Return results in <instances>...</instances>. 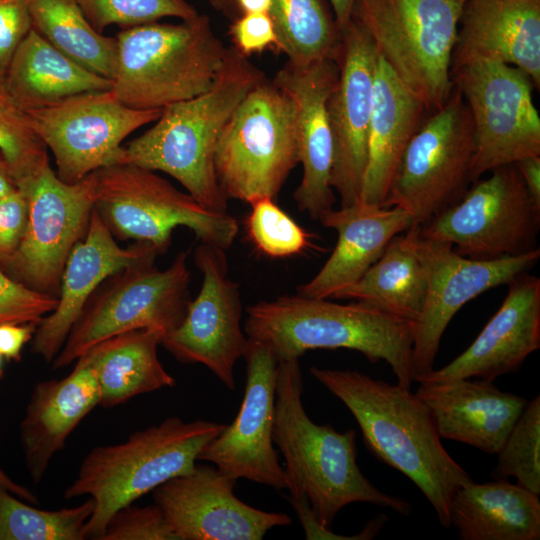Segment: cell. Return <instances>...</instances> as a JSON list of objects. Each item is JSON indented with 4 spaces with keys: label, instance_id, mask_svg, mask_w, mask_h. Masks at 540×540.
<instances>
[{
    "label": "cell",
    "instance_id": "cell-41",
    "mask_svg": "<svg viewBox=\"0 0 540 540\" xmlns=\"http://www.w3.org/2000/svg\"><path fill=\"white\" fill-rule=\"evenodd\" d=\"M57 302V296L29 288L0 268V324L37 326Z\"/></svg>",
    "mask_w": 540,
    "mask_h": 540
},
{
    "label": "cell",
    "instance_id": "cell-33",
    "mask_svg": "<svg viewBox=\"0 0 540 540\" xmlns=\"http://www.w3.org/2000/svg\"><path fill=\"white\" fill-rule=\"evenodd\" d=\"M32 28L83 67L112 81L116 37L97 31L77 0H29Z\"/></svg>",
    "mask_w": 540,
    "mask_h": 540
},
{
    "label": "cell",
    "instance_id": "cell-23",
    "mask_svg": "<svg viewBox=\"0 0 540 540\" xmlns=\"http://www.w3.org/2000/svg\"><path fill=\"white\" fill-rule=\"evenodd\" d=\"M507 285L500 308L472 344L448 365L418 378L419 384L466 378L493 382L517 371L540 348V279L525 272Z\"/></svg>",
    "mask_w": 540,
    "mask_h": 540
},
{
    "label": "cell",
    "instance_id": "cell-38",
    "mask_svg": "<svg viewBox=\"0 0 540 540\" xmlns=\"http://www.w3.org/2000/svg\"><path fill=\"white\" fill-rule=\"evenodd\" d=\"M86 18L99 32L110 25L123 29L143 25L164 17L182 20L198 15L186 0H77Z\"/></svg>",
    "mask_w": 540,
    "mask_h": 540
},
{
    "label": "cell",
    "instance_id": "cell-9",
    "mask_svg": "<svg viewBox=\"0 0 540 540\" xmlns=\"http://www.w3.org/2000/svg\"><path fill=\"white\" fill-rule=\"evenodd\" d=\"M95 176L94 207L119 239L150 243L165 253L179 226L192 230L200 242L224 250L237 236L238 222L227 211L203 206L155 171L113 164Z\"/></svg>",
    "mask_w": 540,
    "mask_h": 540
},
{
    "label": "cell",
    "instance_id": "cell-2",
    "mask_svg": "<svg viewBox=\"0 0 540 540\" xmlns=\"http://www.w3.org/2000/svg\"><path fill=\"white\" fill-rule=\"evenodd\" d=\"M299 359L278 362L272 438L285 460L289 498L306 497L329 539H348L332 532L338 512L366 502L409 515L406 500L386 494L361 472L356 457V432H338L330 424L314 423L303 403Z\"/></svg>",
    "mask_w": 540,
    "mask_h": 540
},
{
    "label": "cell",
    "instance_id": "cell-48",
    "mask_svg": "<svg viewBox=\"0 0 540 540\" xmlns=\"http://www.w3.org/2000/svg\"><path fill=\"white\" fill-rule=\"evenodd\" d=\"M333 12L335 22L342 32L351 22L352 9L355 0H329Z\"/></svg>",
    "mask_w": 540,
    "mask_h": 540
},
{
    "label": "cell",
    "instance_id": "cell-7",
    "mask_svg": "<svg viewBox=\"0 0 540 540\" xmlns=\"http://www.w3.org/2000/svg\"><path fill=\"white\" fill-rule=\"evenodd\" d=\"M467 0H355L351 19L427 111L454 88L451 60Z\"/></svg>",
    "mask_w": 540,
    "mask_h": 540
},
{
    "label": "cell",
    "instance_id": "cell-11",
    "mask_svg": "<svg viewBox=\"0 0 540 540\" xmlns=\"http://www.w3.org/2000/svg\"><path fill=\"white\" fill-rule=\"evenodd\" d=\"M475 152L470 110L454 86L446 103L423 120L390 181L383 207H398L422 225L468 190Z\"/></svg>",
    "mask_w": 540,
    "mask_h": 540
},
{
    "label": "cell",
    "instance_id": "cell-31",
    "mask_svg": "<svg viewBox=\"0 0 540 540\" xmlns=\"http://www.w3.org/2000/svg\"><path fill=\"white\" fill-rule=\"evenodd\" d=\"M164 336L158 328L127 331L86 352L96 372L101 407L111 408L137 395L176 385L158 357Z\"/></svg>",
    "mask_w": 540,
    "mask_h": 540
},
{
    "label": "cell",
    "instance_id": "cell-30",
    "mask_svg": "<svg viewBox=\"0 0 540 540\" xmlns=\"http://www.w3.org/2000/svg\"><path fill=\"white\" fill-rule=\"evenodd\" d=\"M3 78L9 96L22 112L112 86L110 79L75 62L34 29L19 45Z\"/></svg>",
    "mask_w": 540,
    "mask_h": 540
},
{
    "label": "cell",
    "instance_id": "cell-8",
    "mask_svg": "<svg viewBox=\"0 0 540 540\" xmlns=\"http://www.w3.org/2000/svg\"><path fill=\"white\" fill-rule=\"evenodd\" d=\"M300 163L290 97L266 79L236 107L219 138L214 164L228 199H275Z\"/></svg>",
    "mask_w": 540,
    "mask_h": 540
},
{
    "label": "cell",
    "instance_id": "cell-15",
    "mask_svg": "<svg viewBox=\"0 0 540 540\" xmlns=\"http://www.w3.org/2000/svg\"><path fill=\"white\" fill-rule=\"evenodd\" d=\"M161 111L128 107L106 90L82 93L24 113L52 151L57 176L66 183H76L117 164L123 140L155 122Z\"/></svg>",
    "mask_w": 540,
    "mask_h": 540
},
{
    "label": "cell",
    "instance_id": "cell-45",
    "mask_svg": "<svg viewBox=\"0 0 540 540\" xmlns=\"http://www.w3.org/2000/svg\"><path fill=\"white\" fill-rule=\"evenodd\" d=\"M36 325L0 324V354L7 360L20 361L23 347L32 340Z\"/></svg>",
    "mask_w": 540,
    "mask_h": 540
},
{
    "label": "cell",
    "instance_id": "cell-52",
    "mask_svg": "<svg viewBox=\"0 0 540 540\" xmlns=\"http://www.w3.org/2000/svg\"><path fill=\"white\" fill-rule=\"evenodd\" d=\"M3 377V369H2V356L0 354V379Z\"/></svg>",
    "mask_w": 540,
    "mask_h": 540
},
{
    "label": "cell",
    "instance_id": "cell-24",
    "mask_svg": "<svg viewBox=\"0 0 540 540\" xmlns=\"http://www.w3.org/2000/svg\"><path fill=\"white\" fill-rule=\"evenodd\" d=\"M440 438L497 454L528 400L492 381L466 378L421 383L416 393Z\"/></svg>",
    "mask_w": 540,
    "mask_h": 540
},
{
    "label": "cell",
    "instance_id": "cell-40",
    "mask_svg": "<svg viewBox=\"0 0 540 540\" xmlns=\"http://www.w3.org/2000/svg\"><path fill=\"white\" fill-rule=\"evenodd\" d=\"M100 540H178L163 511L155 503L132 504L117 510L108 521Z\"/></svg>",
    "mask_w": 540,
    "mask_h": 540
},
{
    "label": "cell",
    "instance_id": "cell-51",
    "mask_svg": "<svg viewBox=\"0 0 540 540\" xmlns=\"http://www.w3.org/2000/svg\"><path fill=\"white\" fill-rule=\"evenodd\" d=\"M0 109L20 111L13 103L4 84V78L0 75ZM22 112V111H21Z\"/></svg>",
    "mask_w": 540,
    "mask_h": 540
},
{
    "label": "cell",
    "instance_id": "cell-47",
    "mask_svg": "<svg viewBox=\"0 0 540 540\" xmlns=\"http://www.w3.org/2000/svg\"><path fill=\"white\" fill-rule=\"evenodd\" d=\"M0 486L10 491L12 494L19 497L21 500L30 504H37V496L31 492L28 488L13 481L1 468H0Z\"/></svg>",
    "mask_w": 540,
    "mask_h": 540
},
{
    "label": "cell",
    "instance_id": "cell-19",
    "mask_svg": "<svg viewBox=\"0 0 540 540\" xmlns=\"http://www.w3.org/2000/svg\"><path fill=\"white\" fill-rule=\"evenodd\" d=\"M377 57L369 35L351 19L341 32L338 78L327 101L333 137L331 186L341 207L360 201Z\"/></svg>",
    "mask_w": 540,
    "mask_h": 540
},
{
    "label": "cell",
    "instance_id": "cell-43",
    "mask_svg": "<svg viewBox=\"0 0 540 540\" xmlns=\"http://www.w3.org/2000/svg\"><path fill=\"white\" fill-rule=\"evenodd\" d=\"M234 47L249 57L272 47L277 51L278 38L273 20L268 12L240 15L230 26Z\"/></svg>",
    "mask_w": 540,
    "mask_h": 540
},
{
    "label": "cell",
    "instance_id": "cell-25",
    "mask_svg": "<svg viewBox=\"0 0 540 540\" xmlns=\"http://www.w3.org/2000/svg\"><path fill=\"white\" fill-rule=\"evenodd\" d=\"M451 70L478 59L524 71L540 86V0H467Z\"/></svg>",
    "mask_w": 540,
    "mask_h": 540
},
{
    "label": "cell",
    "instance_id": "cell-4",
    "mask_svg": "<svg viewBox=\"0 0 540 540\" xmlns=\"http://www.w3.org/2000/svg\"><path fill=\"white\" fill-rule=\"evenodd\" d=\"M414 322L353 301L284 295L246 310L247 338L267 346L278 362L315 349L354 350L370 362L386 361L397 383L410 388Z\"/></svg>",
    "mask_w": 540,
    "mask_h": 540
},
{
    "label": "cell",
    "instance_id": "cell-32",
    "mask_svg": "<svg viewBox=\"0 0 540 540\" xmlns=\"http://www.w3.org/2000/svg\"><path fill=\"white\" fill-rule=\"evenodd\" d=\"M427 288L426 265L414 248L407 229L390 241L356 283L338 291L332 298L368 304L415 322L423 309Z\"/></svg>",
    "mask_w": 540,
    "mask_h": 540
},
{
    "label": "cell",
    "instance_id": "cell-20",
    "mask_svg": "<svg viewBox=\"0 0 540 540\" xmlns=\"http://www.w3.org/2000/svg\"><path fill=\"white\" fill-rule=\"evenodd\" d=\"M236 481L216 467L198 464L152 491L178 540H261L292 519L280 512L256 509L237 498Z\"/></svg>",
    "mask_w": 540,
    "mask_h": 540
},
{
    "label": "cell",
    "instance_id": "cell-49",
    "mask_svg": "<svg viewBox=\"0 0 540 540\" xmlns=\"http://www.w3.org/2000/svg\"><path fill=\"white\" fill-rule=\"evenodd\" d=\"M227 0H213L217 5L221 6L226 3ZM235 4L240 15L253 12H268L272 5V0H231ZM239 15V16H240ZM238 16V17H239Z\"/></svg>",
    "mask_w": 540,
    "mask_h": 540
},
{
    "label": "cell",
    "instance_id": "cell-27",
    "mask_svg": "<svg viewBox=\"0 0 540 540\" xmlns=\"http://www.w3.org/2000/svg\"><path fill=\"white\" fill-rule=\"evenodd\" d=\"M319 221L337 232V243L319 272L297 287V294L327 299L356 283L390 241L413 224L410 214L401 208L360 203L332 209Z\"/></svg>",
    "mask_w": 540,
    "mask_h": 540
},
{
    "label": "cell",
    "instance_id": "cell-34",
    "mask_svg": "<svg viewBox=\"0 0 540 540\" xmlns=\"http://www.w3.org/2000/svg\"><path fill=\"white\" fill-rule=\"evenodd\" d=\"M269 14L278 38L277 51L288 62L337 61L341 32L322 0H272Z\"/></svg>",
    "mask_w": 540,
    "mask_h": 540
},
{
    "label": "cell",
    "instance_id": "cell-17",
    "mask_svg": "<svg viewBox=\"0 0 540 540\" xmlns=\"http://www.w3.org/2000/svg\"><path fill=\"white\" fill-rule=\"evenodd\" d=\"M225 251L202 242L196 247L200 291L180 325L164 336L161 345L181 363L203 364L234 390V366L243 358L248 338L241 326L240 287L228 277Z\"/></svg>",
    "mask_w": 540,
    "mask_h": 540
},
{
    "label": "cell",
    "instance_id": "cell-18",
    "mask_svg": "<svg viewBox=\"0 0 540 540\" xmlns=\"http://www.w3.org/2000/svg\"><path fill=\"white\" fill-rule=\"evenodd\" d=\"M243 358L246 382L234 421L202 449L198 460L213 463L229 478L285 489V473L272 438L278 361L264 344L248 338Z\"/></svg>",
    "mask_w": 540,
    "mask_h": 540
},
{
    "label": "cell",
    "instance_id": "cell-42",
    "mask_svg": "<svg viewBox=\"0 0 540 540\" xmlns=\"http://www.w3.org/2000/svg\"><path fill=\"white\" fill-rule=\"evenodd\" d=\"M27 221L28 203L19 188L0 198V268L4 271L23 240Z\"/></svg>",
    "mask_w": 540,
    "mask_h": 540
},
{
    "label": "cell",
    "instance_id": "cell-12",
    "mask_svg": "<svg viewBox=\"0 0 540 540\" xmlns=\"http://www.w3.org/2000/svg\"><path fill=\"white\" fill-rule=\"evenodd\" d=\"M452 206L418 225L425 238L446 242L466 258L493 260L538 249L540 206L515 164L490 171Z\"/></svg>",
    "mask_w": 540,
    "mask_h": 540
},
{
    "label": "cell",
    "instance_id": "cell-1",
    "mask_svg": "<svg viewBox=\"0 0 540 540\" xmlns=\"http://www.w3.org/2000/svg\"><path fill=\"white\" fill-rule=\"evenodd\" d=\"M309 372L352 413L367 449L407 476L434 508L440 525L450 529L451 498L472 479L445 450L417 395L356 370L313 366Z\"/></svg>",
    "mask_w": 540,
    "mask_h": 540
},
{
    "label": "cell",
    "instance_id": "cell-16",
    "mask_svg": "<svg viewBox=\"0 0 540 540\" xmlns=\"http://www.w3.org/2000/svg\"><path fill=\"white\" fill-rule=\"evenodd\" d=\"M408 233L428 273L425 303L413 327L411 370L416 381L434 369L443 333L460 308L527 272L537 264L540 248L518 256L475 260L457 254L449 243L421 236L418 225L412 224Z\"/></svg>",
    "mask_w": 540,
    "mask_h": 540
},
{
    "label": "cell",
    "instance_id": "cell-37",
    "mask_svg": "<svg viewBox=\"0 0 540 540\" xmlns=\"http://www.w3.org/2000/svg\"><path fill=\"white\" fill-rule=\"evenodd\" d=\"M251 211L245 226L247 236L262 254L285 258L317 249L314 236L301 227L270 198L249 203Z\"/></svg>",
    "mask_w": 540,
    "mask_h": 540
},
{
    "label": "cell",
    "instance_id": "cell-3",
    "mask_svg": "<svg viewBox=\"0 0 540 540\" xmlns=\"http://www.w3.org/2000/svg\"><path fill=\"white\" fill-rule=\"evenodd\" d=\"M264 79L247 56L227 47L211 87L164 107L150 129L122 146L117 164L164 172L203 206L227 211L228 198L215 171V150L236 107Z\"/></svg>",
    "mask_w": 540,
    "mask_h": 540
},
{
    "label": "cell",
    "instance_id": "cell-22",
    "mask_svg": "<svg viewBox=\"0 0 540 540\" xmlns=\"http://www.w3.org/2000/svg\"><path fill=\"white\" fill-rule=\"evenodd\" d=\"M163 253L146 242H135L125 248L119 246L94 207L86 234L66 261L57 306L36 326L31 340L32 353L51 363L85 305L106 279L131 265L155 261Z\"/></svg>",
    "mask_w": 540,
    "mask_h": 540
},
{
    "label": "cell",
    "instance_id": "cell-6",
    "mask_svg": "<svg viewBox=\"0 0 540 540\" xmlns=\"http://www.w3.org/2000/svg\"><path fill=\"white\" fill-rule=\"evenodd\" d=\"M111 92L134 109H163L207 91L226 48L205 15L178 24L151 22L116 35Z\"/></svg>",
    "mask_w": 540,
    "mask_h": 540
},
{
    "label": "cell",
    "instance_id": "cell-26",
    "mask_svg": "<svg viewBox=\"0 0 540 540\" xmlns=\"http://www.w3.org/2000/svg\"><path fill=\"white\" fill-rule=\"evenodd\" d=\"M61 379L37 383L31 393L19 432L25 465L35 483L78 424L99 405V386L88 353Z\"/></svg>",
    "mask_w": 540,
    "mask_h": 540
},
{
    "label": "cell",
    "instance_id": "cell-36",
    "mask_svg": "<svg viewBox=\"0 0 540 540\" xmlns=\"http://www.w3.org/2000/svg\"><path fill=\"white\" fill-rule=\"evenodd\" d=\"M494 479L514 477L516 483L540 494V396L528 401L496 454Z\"/></svg>",
    "mask_w": 540,
    "mask_h": 540
},
{
    "label": "cell",
    "instance_id": "cell-13",
    "mask_svg": "<svg viewBox=\"0 0 540 540\" xmlns=\"http://www.w3.org/2000/svg\"><path fill=\"white\" fill-rule=\"evenodd\" d=\"M451 78L473 120V182L495 168L540 156V117L528 74L503 62L478 59L452 69Z\"/></svg>",
    "mask_w": 540,
    "mask_h": 540
},
{
    "label": "cell",
    "instance_id": "cell-21",
    "mask_svg": "<svg viewBox=\"0 0 540 540\" xmlns=\"http://www.w3.org/2000/svg\"><path fill=\"white\" fill-rule=\"evenodd\" d=\"M337 78V62L326 59L308 65L287 61L273 79L290 97L295 110L303 175L293 198L299 211L314 220L331 211L336 201L331 186L333 137L327 101Z\"/></svg>",
    "mask_w": 540,
    "mask_h": 540
},
{
    "label": "cell",
    "instance_id": "cell-35",
    "mask_svg": "<svg viewBox=\"0 0 540 540\" xmlns=\"http://www.w3.org/2000/svg\"><path fill=\"white\" fill-rule=\"evenodd\" d=\"M93 511L90 497L75 507L42 510L0 486V540H83Z\"/></svg>",
    "mask_w": 540,
    "mask_h": 540
},
{
    "label": "cell",
    "instance_id": "cell-10",
    "mask_svg": "<svg viewBox=\"0 0 540 540\" xmlns=\"http://www.w3.org/2000/svg\"><path fill=\"white\" fill-rule=\"evenodd\" d=\"M190 277L186 252L165 269L149 260L111 275L85 305L52 369L70 365L98 343L127 331L158 328L166 336L186 315Z\"/></svg>",
    "mask_w": 540,
    "mask_h": 540
},
{
    "label": "cell",
    "instance_id": "cell-44",
    "mask_svg": "<svg viewBox=\"0 0 540 540\" xmlns=\"http://www.w3.org/2000/svg\"><path fill=\"white\" fill-rule=\"evenodd\" d=\"M32 29L29 0H0V75Z\"/></svg>",
    "mask_w": 540,
    "mask_h": 540
},
{
    "label": "cell",
    "instance_id": "cell-39",
    "mask_svg": "<svg viewBox=\"0 0 540 540\" xmlns=\"http://www.w3.org/2000/svg\"><path fill=\"white\" fill-rule=\"evenodd\" d=\"M0 153L17 185L49 164L47 147L21 111L0 109Z\"/></svg>",
    "mask_w": 540,
    "mask_h": 540
},
{
    "label": "cell",
    "instance_id": "cell-29",
    "mask_svg": "<svg viewBox=\"0 0 540 540\" xmlns=\"http://www.w3.org/2000/svg\"><path fill=\"white\" fill-rule=\"evenodd\" d=\"M449 513L461 540L540 539L539 495L507 480L459 487Z\"/></svg>",
    "mask_w": 540,
    "mask_h": 540
},
{
    "label": "cell",
    "instance_id": "cell-50",
    "mask_svg": "<svg viewBox=\"0 0 540 540\" xmlns=\"http://www.w3.org/2000/svg\"><path fill=\"white\" fill-rule=\"evenodd\" d=\"M18 189L17 181L13 176L6 160L0 153V198Z\"/></svg>",
    "mask_w": 540,
    "mask_h": 540
},
{
    "label": "cell",
    "instance_id": "cell-46",
    "mask_svg": "<svg viewBox=\"0 0 540 540\" xmlns=\"http://www.w3.org/2000/svg\"><path fill=\"white\" fill-rule=\"evenodd\" d=\"M515 165L531 198L540 206V156L524 158L516 162Z\"/></svg>",
    "mask_w": 540,
    "mask_h": 540
},
{
    "label": "cell",
    "instance_id": "cell-28",
    "mask_svg": "<svg viewBox=\"0 0 540 540\" xmlns=\"http://www.w3.org/2000/svg\"><path fill=\"white\" fill-rule=\"evenodd\" d=\"M426 111L378 54L360 204L383 207L397 165Z\"/></svg>",
    "mask_w": 540,
    "mask_h": 540
},
{
    "label": "cell",
    "instance_id": "cell-14",
    "mask_svg": "<svg viewBox=\"0 0 540 540\" xmlns=\"http://www.w3.org/2000/svg\"><path fill=\"white\" fill-rule=\"evenodd\" d=\"M28 203L23 240L5 272L34 290L57 296L66 261L86 234L94 209L95 172L62 181L47 164L18 182Z\"/></svg>",
    "mask_w": 540,
    "mask_h": 540
},
{
    "label": "cell",
    "instance_id": "cell-5",
    "mask_svg": "<svg viewBox=\"0 0 540 540\" xmlns=\"http://www.w3.org/2000/svg\"><path fill=\"white\" fill-rule=\"evenodd\" d=\"M225 426L172 416L130 434L122 443L92 448L64 492L65 499L88 496L94 501L85 539L100 540L117 510L171 478L192 472L202 449Z\"/></svg>",
    "mask_w": 540,
    "mask_h": 540
}]
</instances>
